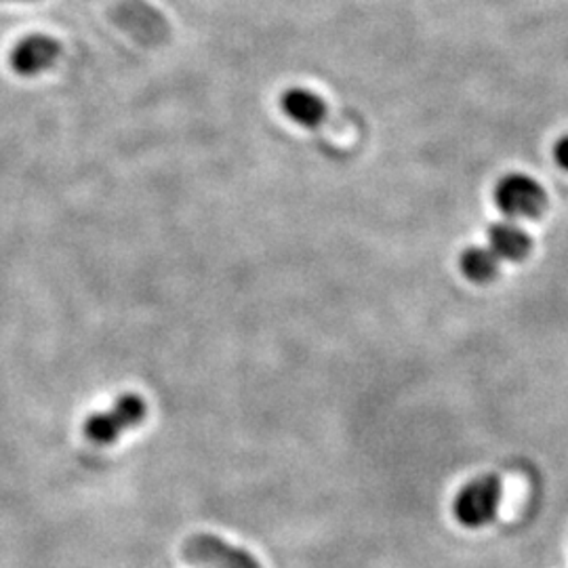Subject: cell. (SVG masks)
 Returning <instances> with one entry per match:
<instances>
[{"label":"cell","instance_id":"1","mask_svg":"<svg viewBox=\"0 0 568 568\" xmlns=\"http://www.w3.org/2000/svg\"><path fill=\"white\" fill-rule=\"evenodd\" d=\"M108 15L116 26L146 47H161L171 27L163 13L148 0H109Z\"/></svg>","mask_w":568,"mask_h":568},{"label":"cell","instance_id":"2","mask_svg":"<svg viewBox=\"0 0 568 568\" xmlns=\"http://www.w3.org/2000/svg\"><path fill=\"white\" fill-rule=\"evenodd\" d=\"M503 487L499 476H480L461 488L455 497V518L467 529L490 524L501 508Z\"/></svg>","mask_w":568,"mask_h":568},{"label":"cell","instance_id":"3","mask_svg":"<svg viewBox=\"0 0 568 568\" xmlns=\"http://www.w3.org/2000/svg\"><path fill=\"white\" fill-rule=\"evenodd\" d=\"M146 413L148 406L141 396L125 394L106 413H95L93 417L86 419L84 436L93 444L106 447L114 440H118L123 432L139 426L146 419Z\"/></svg>","mask_w":568,"mask_h":568},{"label":"cell","instance_id":"4","mask_svg":"<svg viewBox=\"0 0 568 568\" xmlns=\"http://www.w3.org/2000/svg\"><path fill=\"white\" fill-rule=\"evenodd\" d=\"M182 558L189 565L211 568H262L243 547L230 545L216 535L198 533L182 547Z\"/></svg>","mask_w":568,"mask_h":568},{"label":"cell","instance_id":"5","mask_svg":"<svg viewBox=\"0 0 568 568\" xmlns=\"http://www.w3.org/2000/svg\"><path fill=\"white\" fill-rule=\"evenodd\" d=\"M495 202L508 217H537L545 209V192L533 177L510 173L497 184Z\"/></svg>","mask_w":568,"mask_h":568},{"label":"cell","instance_id":"6","mask_svg":"<svg viewBox=\"0 0 568 568\" xmlns=\"http://www.w3.org/2000/svg\"><path fill=\"white\" fill-rule=\"evenodd\" d=\"M61 55V45L47 34H32L15 45L11 51V68L20 77H36L49 68Z\"/></svg>","mask_w":568,"mask_h":568},{"label":"cell","instance_id":"7","mask_svg":"<svg viewBox=\"0 0 568 568\" xmlns=\"http://www.w3.org/2000/svg\"><path fill=\"white\" fill-rule=\"evenodd\" d=\"M280 106L293 123L305 129H321L331 118L323 97L303 86L287 89L280 97Z\"/></svg>","mask_w":568,"mask_h":568},{"label":"cell","instance_id":"8","mask_svg":"<svg viewBox=\"0 0 568 568\" xmlns=\"http://www.w3.org/2000/svg\"><path fill=\"white\" fill-rule=\"evenodd\" d=\"M488 248L499 259L520 262L531 251V239L526 236V232L520 225H515L512 221H499V223L490 225V230H488Z\"/></svg>","mask_w":568,"mask_h":568},{"label":"cell","instance_id":"9","mask_svg":"<svg viewBox=\"0 0 568 568\" xmlns=\"http://www.w3.org/2000/svg\"><path fill=\"white\" fill-rule=\"evenodd\" d=\"M461 271L474 282H488L499 274V257L488 246H470L461 255Z\"/></svg>","mask_w":568,"mask_h":568},{"label":"cell","instance_id":"10","mask_svg":"<svg viewBox=\"0 0 568 568\" xmlns=\"http://www.w3.org/2000/svg\"><path fill=\"white\" fill-rule=\"evenodd\" d=\"M554 159L565 171H568V136L560 137L554 146Z\"/></svg>","mask_w":568,"mask_h":568}]
</instances>
